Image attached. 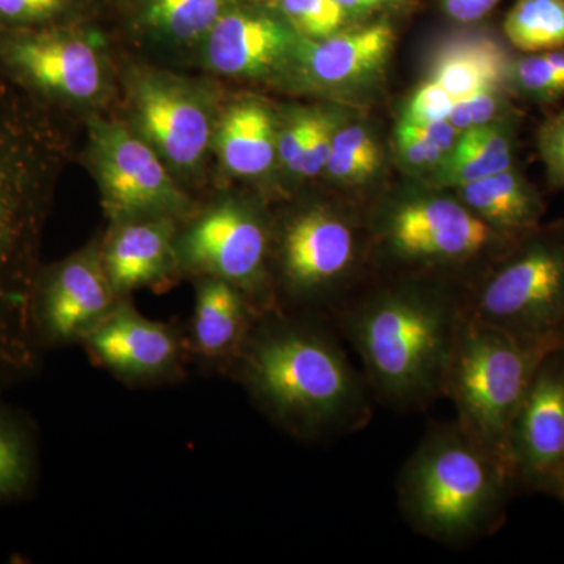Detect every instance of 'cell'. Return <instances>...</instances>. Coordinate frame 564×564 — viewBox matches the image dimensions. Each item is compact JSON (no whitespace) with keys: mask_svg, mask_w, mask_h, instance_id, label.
Masks as SVG:
<instances>
[{"mask_svg":"<svg viewBox=\"0 0 564 564\" xmlns=\"http://www.w3.org/2000/svg\"><path fill=\"white\" fill-rule=\"evenodd\" d=\"M334 333L325 318L262 311L228 378L295 440L359 432L372 419L373 395Z\"/></svg>","mask_w":564,"mask_h":564,"instance_id":"1","label":"cell"},{"mask_svg":"<svg viewBox=\"0 0 564 564\" xmlns=\"http://www.w3.org/2000/svg\"><path fill=\"white\" fill-rule=\"evenodd\" d=\"M464 293L402 281L351 299L333 315L336 332L358 352L373 400L408 413L443 399Z\"/></svg>","mask_w":564,"mask_h":564,"instance_id":"2","label":"cell"},{"mask_svg":"<svg viewBox=\"0 0 564 564\" xmlns=\"http://www.w3.org/2000/svg\"><path fill=\"white\" fill-rule=\"evenodd\" d=\"M0 69V392L43 369L32 323L36 247L43 221V135L31 111L11 99Z\"/></svg>","mask_w":564,"mask_h":564,"instance_id":"3","label":"cell"},{"mask_svg":"<svg viewBox=\"0 0 564 564\" xmlns=\"http://www.w3.org/2000/svg\"><path fill=\"white\" fill-rule=\"evenodd\" d=\"M397 488L408 525L448 545L496 533L516 492L502 464L456 421L429 430L404 463Z\"/></svg>","mask_w":564,"mask_h":564,"instance_id":"4","label":"cell"},{"mask_svg":"<svg viewBox=\"0 0 564 564\" xmlns=\"http://www.w3.org/2000/svg\"><path fill=\"white\" fill-rule=\"evenodd\" d=\"M552 348L463 315L445 373L444 397L455 404L458 425L507 473L511 423L538 366Z\"/></svg>","mask_w":564,"mask_h":564,"instance_id":"5","label":"cell"},{"mask_svg":"<svg viewBox=\"0 0 564 564\" xmlns=\"http://www.w3.org/2000/svg\"><path fill=\"white\" fill-rule=\"evenodd\" d=\"M270 259L274 310L332 321L348 302L345 284L358 267V232L339 212L307 207L282 223Z\"/></svg>","mask_w":564,"mask_h":564,"instance_id":"6","label":"cell"},{"mask_svg":"<svg viewBox=\"0 0 564 564\" xmlns=\"http://www.w3.org/2000/svg\"><path fill=\"white\" fill-rule=\"evenodd\" d=\"M464 293V313L529 343L558 345L564 322V234L536 229Z\"/></svg>","mask_w":564,"mask_h":564,"instance_id":"7","label":"cell"},{"mask_svg":"<svg viewBox=\"0 0 564 564\" xmlns=\"http://www.w3.org/2000/svg\"><path fill=\"white\" fill-rule=\"evenodd\" d=\"M270 242L272 229L258 212L226 199L177 231V269L195 278L231 282L259 310H272Z\"/></svg>","mask_w":564,"mask_h":564,"instance_id":"8","label":"cell"},{"mask_svg":"<svg viewBox=\"0 0 564 564\" xmlns=\"http://www.w3.org/2000/svg\"><path fill=\"white\" fill-rule=\"evenodd\" d=\"M380 229L391 258L425 269L467 265L521 239L494 228L463 202L440 196L399 204Z\"/></svg>","mask_w":564,"mask_h":564,"instance_id":"9","label":"cell"},{"mask_svg":"<svg viewBox=\"0 0 564 564\" xmlns=\"http://www.w3.org/2000/svg\"><path fill=\"white\" fill-rule=\"evenodd\" d=\"M91 152L104 209L111 223L191 217V199L143 137L118 122L96 120L91 124Z\"/></svg>","mask_w":564,"mask_h":564,"instance_id":"10","label":"cell"},{"mask_svg":"<svg viewBox=\"0 0 564 564\" xmlns=\"http://www.w3.org/2000/svg\"><path fill=\"white\" fill-rule=\"evenodd\" d=\"M80 347L96 366L129 388L180 384L192 366L185 328L144 317L131 299H122Z\"/></svg>","mask_w":564,"mask_h":564,"instance_id":"11","label":"cell"},{"mask_svg":"<svg viewBox=\"0 0 564 564\" xmlns=\"http://www.w3.org/2000/svg\"><path fill=\"white\" fill-rule=\"evenodd\" d=\"M121 300L104 269L101 245H88L39 270L32 291V323L41 350L80 347Z\"/></svg>","mask_w":564,"mask_h":564,"instance_id":"12","label":"cell"},{"mask_svg":"<svg viewBox=\"0 0 564 564\" xmlns=\"http://www.w3.org/2000/svg\"><path fill=\"white\" fill-rule=\"evenodd\" d=\"M0 69L22 90L54 101H88L102 88L95 46L58 25L0 32Z\"/></svg>","mask_w":564,"mask_h":564,"instance_id":"13","label":"cell"},{"mask_svg":"<svg viewBox=\"0 0 564 564\" xmlns=\"http://www.w3.org/2000/svg\"><path fill=\"white\" fill-rule=\"evenodd\" d=\"M564 462V348H552L538 366L511 423L507 467L516 492L551 496Z\"/></svg>","mask_w":564,"mask_h":564,"instance_id":"14","label":"cell"},{"mask_svg":"<svg viewBox=\"0 0 564 564\" xmlns=\"http://www.w3.org/2000/svg\"><path fill=\"white\" fill-rule=\"evenodd\" d=\"M133 120L140 135L170 165L192 170L210 143L207 104L187 85L161 74H140L131 88Z\"/></svg>","mask_w":564,"mask_h":564,"instance_id":"15","label":"cell"},{"mask_svg":"<svg viewBox=\"0 0 564 564\" xmlns=\"http://www.w3.org/2000/svg\"><path fill=\"white\" fill-rule=\"evenodd\" d=\"M261 313L231 282L196 278L193 313L185 326L192 366L202 373L228 377Z\"/></svg>","mask_w":564,"mask_h":564,"instance_id":"16","label":"cell"},{"mask_svg":"<svg viewBox=\"0 0 564 564\" xmlns=\"http://www.w3.org/2000/svg\"><path fill=\"white\" fill-rule=\"evenodd\" d=\"M296 46V32L288 21L234 7L207 33L206 61L225 76H263L295 54Z\"/></svg>","mask_w":564,"mask_h":564,"instance_id":"17","label":"cell"},{"mask_svg":"<svg viewBox=\"0 0 564 564\" xmlns=\"http://www.w3.org/2000/svg\"><path fill=\"white\" fill-rule=\"evenodd\" d=\"M180 220L170 217L111 223L101 245L104 269L121 299L144 288H159L177 269Z\"/></svg>","mask_w":564,"mask_h":564,"instance_id":"18","label":"cell"},{"mask_svg":"<svg viewBox=\"0 0 564 564\" xmlns=\"http://www.w3.org/2000/svg\"><path fill=\"white\" fill-rule=\"evenodd\" d=\"M392 44V28L381 22L307 41L296 46L295 54L311 79L323 85H340L377 69L388 57Z\"/></svg>","mask_w":564,"mask_h":564,"instance_id":"19","label":"cell"},{"mask_svg":"<svg viewBox=\"0 0 564 564\" xmlns=\"http://www.w3.org/2000/svg\"><path fill=\"white\" fill-rule=\"evenodd\" d=\"M215 141L223 165L239 176L265 173L278 154L272 113L258 102H240L226 111Z\"/></svg>","mask_w":564,"mask_h":564,"instance_id":"20","label":"cell"},{"mask_svg":"<svg viewBox=\"0 0 564 564\" xmlns=\"http://www.w3.org/2000/svg\"><path fill=\"white\" fill-rule=\"evenodd\" d=\"M458 188L463 203L494 228L514 237L525 236L538 228L543 206L530 185L513 170L481 177Z\"/></svg>","mask_w":564,"mask_h":564,"instance_id":"21","label":"cell"},{"mask_svg":"<svg viewBox=\"0 0 564 564\" xmlns=\"http://www.w3.org/2000/svg\"><path fill=\"white\" fill-rule=\"evenodd\" d=\"M39 481L40 443L35 423L0 400V505L31 499Z\"/></svg>","mask_w":564,"mask_h":564,"instance_id":"22","label":"cell"},{"mask_svg":"<svg viewBox=\"0 0 564 564\" xmlns=\"http://www.w3.org/2000/svg\"><path fill=\"white\" fill-rule=\"evenodd\" d=\"M507 55L489 39L458 41L441 52L434 63L433 80L458 99L492 90L505 79Z\"/></svg>","mask_w":564,"mask_h":564,"instance_id":"23","label":"cell"},{"mask_svg":"<svg viewBox=\"0 0 564 564\" xmlns=\"http://www.w3.org/2000/svg\"><path fill=\"white\" fill-rule=\"evenodd\" d=\"M511 151L510 133L502 128L485 124L466 129L441 162V184L462 187L505 172L511 169Z\"/></svg>","mask_w":564,"mask_h":564,"instance_id":"24","label":"cell"},{"mask_svg":"<svg viewBox=\"0 0 564 564\" xmlns=\"http://www.w3.org/2000/svg\"><path fill=\"white\" fill-rule=\"evenodd\" d=\"M505 35L529 54L563 50L564 0H518L505 20Z\"/></svg>","mask_w":564,"mask_h":564,"instance_id":"25","label":"cell"},{"mask_svg":"<svg viewBox=\"0 0 564 564\" xmlns=\"http://www.w3.org/2000/svg\"><path fill=\"white\" fill-rule=\"evenodd\" d=\"M237 0H152L148 24L173 40L191 41L206 36Z\"/></svg>","mask_w":564,"mask_h":564,"instance_id":"26","label":"cell"},{"mask_svg":"<svg viewBox=\"0 0 564 564\" xmlns=\"http://www.w3.org/2000/svg\"><path fill=\"white\" fill-rule=\"evenodd\" d=\"M293 31L307 40H322L339 32L348 11L334 0H273Z\"/></svg>","mask_w":564,"mask_h":564,"instance_id":"27","label":"cell"},{"mask_svg":"<svg viewBox=\"0 0 564 564\" xmlns=\"http://www.w3.org/2000/svg\"><path fill=\"white\" fill-rule=\"evenodd\" d=\"M69 0H0V32L52 28Z\"/></svg>","mask_w":564,"mask_h":564,"instance_id":"28","label":"cell"},{"mask_svg":"<svg viewBox=\"0 0 564 564\" xmlns=\"http://www.w3.org/2000/svg\"><path fill=\"white\" fill-rule=\"evenodd\" d=\"M514 79L522 90L541 98H554L564 93V70L555 68L543 52L516 63Z\"/></svg>","mask_w":564,"mask_h":564,"instance_id":"29","label":"cell"},{"mask_svg":"<svg viewBox=\"0 0 564 564\" xmlns=\"http://www.w3.org/2000/svg\"><path fill=\"white\" fill-rule=\"evenodd\" d=\"M455 99L447 90H444L437 82L433 79L425 82L414 98L411 99L408 107L406 118L411 122H432L444 121L451 117L454 109Z\"/></svg>","mask_w":564,"mask_h":564,"instance_id":"30","label":"cell"},{"mask_svg":"<svg viewBox=\"0 0 564 564\" xmlns=\"http://www.w3.org/2000/svg\"><path fill=\"white\" fill-rule=\"evenodd\" d=\"M336 124L333 118L325 113H314L313 126L307 137L306 150H304L302 176H315L325 170L332 152L333 135Z\"/></svg>","mask_w":564,"mask_h":564,"instance_id":"31","label":"cell"},{"mask_svg":"<svg viewBox=\"0 0 564 564\" xmlns=\"http://www.w3.org/2000/svg\"><path fill=\"white\" fill-rule=\"evenodd\" d=\"M497 110H499V99L496 96V88H492V90L478 91L455 101L448 121L458 131H466V129L489 124L496 117Z\"/></svg>","mask_w":564,"mask_h":564,"instance_id":"32","label":"cell"},{"mask_svg":"<svg viewBox=\"0 0 564 564\" xmlns=\"http://www.w3.org/2000/svg\"><path fill=\"white\" fill-rule=\"evenodd\" d=\"M540 152L552 184L564 187V111L541 128Z\"/></svg>","mask_w":564,"mask_h":564,"instance_id":"33","label":"cell"},{"mask_svg":"<svg viewBox=\"0 0 564 564\" xmlns=\"http://www.w3.org/2000/svg\"><path fill=\"white\" fill-rule=\"evenodd\" d=\"M314 113H302L282 131L278 139V155L289 172L302 173L304 150L313 126Z\"/></svg>","mask_w":564,"mask_h":564,"instance_id":"34","label":"cell"},{"mask_svg":"<svg viewBox=\"0 0 564 564\" xmlns=\"http://www.w3.org/2000/svg\"><path fill=\"white\" fill-rule=\"evenodd\" d=\"M332 151L344 152L352 158L361 159L364 162L378 166L380 152H378L375 140L361 126H348V128L336 129L333 135Z\"/></svg>","mask_w":564,"mask_h":564,"instance_id":"35","label":"cell"},{"mask_svg":"<svg viewBox=\"0 0 564 564\" xmlns=\"http://www.w3.org/2000/svg\"><path fill=\"white\" fill-rule=\"evenodd\" d=\"M397 141H399L400 152L411 165L430 166L444 161V152L411 131L404 121L397 129Z\"/></svg>","mask_w":564,"mask_h":564,"instance_id":"36","label":"cell"},{"mask_svg":"<svg viewBox=\"0 0 564 564\" xmlns=\"http://www.w3.org/2000/svg\"><path fill=\"white\" fill-rule=\"evenodd\" d=\"M403 121L406 122V126L411 131L417 133L419 137H422L423 140L434 144V147L440 148L445 155L452 151V148L455 147L456 140H458L459 131L448 120L432 122Z\"/></svg>","mask_w":564,"mask_h":564,"instance_id":"37","label":"cell"},{"mask_svg":"<svg viewBox=\"0 0 564 564\" xmlns=\"http://www.w3.org/2000/svg\"><path fill=\"white\" fill-rule=\"evenodd\" d=\"M499 0H444L445 10L456 21L473 22L484 18Z\"/></svg>","mask_w":564,"mask_h":564,"instance_id":"38","label":"cell"},{"mask_svg":"<svg viewBox=\"0 0 564 564\" xmlns=\"http://www.w3.org/2000/svg\"><path fill=\"white\" fill-rule=\"evenodd\" d=\"M339 3L345 10L350 11H364L370 9V7L377 6L380 0H334Z\"/></svg>","mask_w":564,"mask_h":564,"instance_id":"39","label":"cell"},{"mask_svg":"<svg viewBox=\"0 0 564 564\" xmlns=\"http://www.w3.org/2000/svg\"><path fill=\"white\" fill-rule=\"evenodd\" d=\"M552 497H556V499L562 500L564 503V462L562 466H560L558 473L555 475L554 486H552L551 491Z\"/></svg>","mask_w":564,"mask_h":564,"instance_id":"40","label":"cell"},{"mask_svg":"<svg viewBox=\"0 0 564 564\" xmlns=\"http://www.w3.org/2000/svg\"><path fill=\"white\" fill-rule=\"evenodd\" d=\"M556 339H558L560 347L564 348V322L562 328H560L558 336H556Z\"/></svg>","mask_w":564,"mask_h":564,"instance_id":"41","label":"cell"}]
</instances>
